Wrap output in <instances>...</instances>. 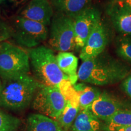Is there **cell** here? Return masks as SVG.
Returning <instances> with one entry per match:
<instances>
[{
	"label": "cell",
	"instance_id": "cell-1",
	"mask_svg": "<svg viewBox=\"0 0 131 131\" xmlns=\"http://www.w3.org/2000/svg\"><path fill=\"white\" fill-rule=\"evenodd\" d=\"M129 72L126 66L102 53L83 61L77 73L80 81L103 86L120 81L126 77Z\"/></svg>",
	"mask_w": 131,
	"mask_h": 131
},
{
	"label": "cell",
	"instance_id": "cell-2",
	"mask_svg": "<svg viewBox=\"0 0 131 131\" xmlns=\"http://www.w3.org/2000/svg\"><path fill=\"white\" fill-rule=\"evenodd\" d=\"M40 84L29 74L2 80L0 106L12 111L24 110L32 103Z\"/></svg>",
	"mask_w": 131,
	"mask_h": 131
},
{
	"label": "cell",
	"instance_id": "cell-3",
	"mask_svg": "<svg viewBox=\"0 0 131 131\" xmlns=\"http://www.w3.org/2000/svg\"><path fill=\"white\" fill-rule=\"evenodd\" d=\"M28 54L36 80L41 84L58 88L63 80H69L59 68L51 49L40 46L29 49Z\"/></svg>",
	"mask_w": 131,
	"mask_h": 131
},
{
	"label": "cell",
	"instance_id": "cell-4",
	"mask_svg": "<svg viewBox=\"0 0 131 131\" xmlns=\"http://www.w3.org/2000/svg\"><path fill=\"white\" fill-rule=\"evenodd\" d=\"M28 53L20 47L3 42L0 50V77L8 80L28 74L30 70Z\"/></svg>",
	"mask_w": 131,
	"mask_h": 131
},
{
	"label": "cell",
	"instance_id": "cell-5",
	"mask_svg": "<svg viewBox=\"0 0 131 131\" xmlns=\"http://www.w3.org/2000/svg\"><path fill=\"white\" fill-rule=\"evenodd\" d=\"M49 43L60 52H69L76 46L74 19L56 13L52 18L49 30Z\"/></svg>",
	"mask_w": 131,
	"mask_h": 131
},
{
	"label": "cell",
	"instance_id": "cell-6",
	"mask_svg": "<svg viewBox=\"0 0 131 131\" xmlns=\"http://www.w3.org/2000/svg\"><path fill=\"white\" fill-rule=\"evenodd\" d=\"M12 31L18 44L29 48L37 47L49 37L47 26L21 16L15 18Z\"/></svg>",
	"mask_w": 131,
	"mask_h": 131
},
{
	"label": "cell",
	"instance_id": "cell-7",
	"mask_svg": "<svg viewBox=\"0 0 131 131\" xmlns=\"http://www.w3.org/2000/svg\"><path fill=\"white\" fill-rule=\"evenodd\" d=\"M32 104L39 114L57 120L64 110L66 101L58 88L41 84Z\"/></svg>",
	"mask_w": 131,
	"mask_h": 131
},
{
	"label": "cell",
	"instance_id": "cell-8",
	"mask_svg": "<svg viewBox=\"0 0 131 131\" xmlns=\"http://www.w3.org/2000/svg\"><path fill=\"white\" fill-rule=\"evenodd\" d=\"M101 14L95 7H89L80 14L74 19L75 45L83 48L90 34L100 22Z\"/></svg>",
	"mask_w": 131,
	"mask_h": 131
},
{
	"label": "cell",
	"instance_id": "cell-9",
	"mask_svg": "<svg viewBox=\"0 0 131 131\" xmlns=\"http://www.w3.org/2000/svg\"><path fill=\"white\" fill-rule=\"evenodd\" d=\"M108 42L107 30L101 22H99L81 49L80 57L83 61L96 57L104 52Z\"/></svg>",
	"mask_w": 131,
	"mask_h": 131
},
{
	"label": "cell",
	"instance_id": "cell-10",
	"mask_svg": "<svg viewBox=\"0 0 131 131\" xmlns=\"http://www.w3.org/2000/svg\"><path fill=\"white\" fill-rule=\"evenodd\" d=\"M53 8L49 0H31L19 13V15L48 26L51 23Z\"/></svg>",
	"mask_w": 131,
	"mask_h": 131
},
{
	"label": "cell",
	"instance_id": "cell-11",
	"mask_svg": "<svg viewBox=\"0 0 131 131\" xmlns=\"http://www.w3.org/2000/svg\"><path fill=\"white\" fill-rule=\"evenodd\" d=\"M115 28L125 35L131 36V10L122 0H116L107 9Z\"/></svg>",
	"mask_w": 131,
	"mask_h": 131
},
{
	"label": "cell",
	"instance_id": "cell-12",
	"mask_svg": "<svg viewBox=\"0 0 131 131\" xmlns=\"http://www.w3.org/2000/svg\"><path fill=\"white\" fill-rule=\"evenodd\" d=\"M122 104L107 92L101 93L89 109L98 119L104 122L122 109Z\"/></svg>",
	"mask_w": 131,
	"mask_h": 131
},
{
	"label": "cell",
	"instance_id": "cell-13",
	"mask_svg": "<svg viewBox=\"0 0 131 131\" xmlns=\"http://www.w3.org/2000/svg\"><path fill=\"white\" fill-rule=\"evenodd\" d=\"M54 10L74 19L91 6L92 0H49Z\"/></svg>",
	"mask_w": 131,
	"mask_h": 131
},
{
	"label": "cell",
	"instance_id": "cell-14",
	"mask_svg": "<svg viewBox=\"0 0 131 131\" xmlns=\"http://www.w3.org/2000/svg\"><path fill=\"white\" fill-rule=\"evenodd\" d=\"M27 131H64L55 119L41 114L29 115L27 119Z\"/></svg>",
	"mask_w": 131,
	"mask_h": 131
},
{
	"label": "cell",
	"instance_id": "cell-15",
	"mask_svg": "<svg viewBox=\"0 0 131 131\" xmlns=\"http://www.w3.org/2000/svg\"><path fill=\"white\" fill-rule=\"evenodd\" d=\"M101 123L89 109H82L71 126L72 131H100Z\"/></svg>",
	"mask_w": 131,
	"mask_h": 131
},
{
	"label": "cell",
	"instance_id": "cell-16",
	"mask_svg": "<svg viewBox=\"0 0 131 131\" xmlns=\"http://www.w3.org/2000/svg\"><path fill=\"white\" fill-rule=\"evenodd\" d=\"M56 57L57 63L61 71L68 76L69 80L72 85L76 84L78 79L77 57L69 52H60Z\"/></svg>",
	"mask_w": 131,
	"mask_h": 131
},
{
	"label": "cell",
	"instance_id": "cell-17",
	"mask_svg": "<svg viewBox=\"0 0 131 131\" xmlns=\"http://www.w3.org/2000/svg\"><path fill=\"white\" fill-rule=\"evenodd\" d=\"M107 131H117L119 129L131 126V111L122 110L105 121Z\"/></svg>",
	"mask_w": 131,
	"mask_h": 131
},
{
	"label": "cell",
	"instance_id": "cell-18",
	"mask_svg": "<svg viewBox=\"0 0 131 131\" xmlns=\"http://www.w3.org/2000/svg\"><path fill=\"white\" fill-rule=\"evenodd\" d=\"M80 111V107L73 106L66 101V106L61 115L57 119L64 131L68 130L72 126Z\"/></svg>",
	"mask_w": 131,
	"mask_h": 131
},
{
	"label": "cell",
	"instance_id": "cell-19",
	"mask_svg": "<svg viewBox=\"0 0 131 131\" xmlns=\"http://www.w3.org/2000/svg\"><path fill=\"white\" fill-rule=\"evenodd\" d=\"M79 104L80 110L89 109L92 103L101 94L99 89L93 87L85 86L80 91Z\"/></svg>",
	"mask_w": 131,
	"mask_h": 131
},
{
	"label": "cell",
	"instance_id": "cell-20",
	"mask_svg": "<svg viewBox=\"0 0 131 131\" xmlns=\"http://www.w3.org/2000/svg\"><path fill=\"white\" fill-rule=\"evenodd\" d=\"M20 124L18 118L0 110V131H18Z\"/></svg>",
	"mask_w": 131,
	"mask_h": 131
},
{
	"label": "cell",
	"instance_id": "cell-21",
	"mask_svg": "<svg viewBox=\"0 0 131 131\" xmlns=\"http://www.w3.org/2000/svg\"><path fill=\"white\" fill-rule=\"evenodd\" d=\"M116 52L121 58L131 63V38L124 37L119 39Z\"/></svg>",
	"mask_w": 131,
	"mask_h": 131
},
{
	"label": "cell",
	"instance_id": "cell-22",
	"mask_svg": "<svg viewBox=\"0 0 131 131\" xmlns=\"http://www.w3.org/2000/svg\"><path fill=\"white\" fill-rule=\"evenodd\" d=\"M11 37H12V28L7 24L0 21V43L3 42Z\"/></svg>",
	"mask_w": 131,
	"mask_h": 131
},
{
	"label": "cell",
	"instance_id": "cell-23",
	"mask_svg": "<svg viewBox=\"0 0 131 131\" xmlns=\"http://www.w3.org/2000/svg\"><path fill=\"white\" fill-rule=\"evenodd\" d=\"M123 89L131 98V75L127 76L122 83Z\"/></svg>",
	"mask_w": 131,
	"mask_h": 131
},
{
	"label": "cell",
	"instance_id": "cell-24",
	"mask_svg": "<svg viewBox=\"0 0 131 131\" xmlns=\"http://www.w3.org/2000/svg\"><path fill=\"white\" fill-rule=\"evenodd\" d=\"M117 131H131V126H127L125 127H123V128L119 129Z\"/></svg>",
	"mask_w": 131,
	"mask_h": 131
},
{
	"label": "cell",
	"instance_id": "cell-25",
	"mask_svg": "<svg viewBox=\"0 0 131 131\" xmlns=\"http://www.w3.org/2000/svg\"><path fill=\"white\" fill-rule=\"evenodd\" d=\"M127 5V6L131 10V0H122Z\"/></svg>",
	"mask_w": 131,
	"mask_h": 131
},
{
	"label": "cell",
	"instance_id": "cell-26",
	"mask_svg": "<svg viewBox=\"0 0 131 131\" xmlns=\"http://www.w3.org/2000/svg\"><path fill=\"white\" fill-rule=\"evenodd\" d=\"M11 2L13 3H15V4H19V3H21L24 1H25L26 0H9Z\"/></svg>",
	"mask_w": 131,
	"mask_h": 131
},
{
	"label": "cell",
	"instance_id": "cell-27",
	"mask_svg": "<svg viewBox=\"0 0 131 131\" xmlns=\"http://www.w3.org/2000/svg\"><path fill=\"white\" fill-rule=\"evenodd\" d=\"M1 87H2V79H1V77H0V91H1Z\"/></svg>",
	"mask_w": 131,
	"mask_h": 131
},
{
	"label": "cell",
	"instance_id": "cell-28",
	"mask_svg": "<svg viewBox=\"0 0 131 131\" xmlns=\"http://www.w3.org/2000/svg\"><path fill=\"white\" fill-rule=\"evenodd\" d=\"M3 42H1V43H0V50H1V48H2V47H3Z\"/></svg>",
	"mask_w": 131,
	"mask_h": 131
}]
</instances>
